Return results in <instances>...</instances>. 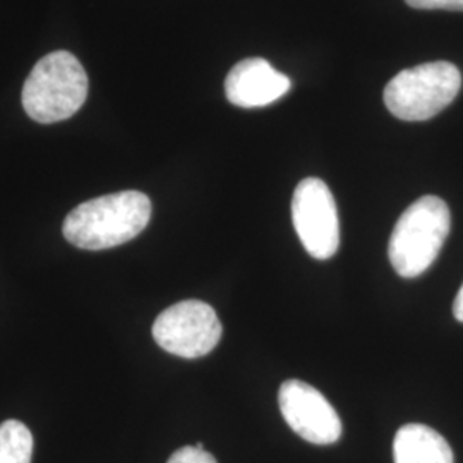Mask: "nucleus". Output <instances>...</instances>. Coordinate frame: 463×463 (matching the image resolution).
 I'll list each match as a JSON object with an SVG mask.
<instances>
[{
    "mask_svg": "<svg viewBox=\"0 0 463 463\" xmlns=\"http://www.w3.org/2000/svg\"><path fill=\"white\" fill-rule=\"evenodd\" d=\"M395 463H455L447 439L430 426L407 424L393 441Z\"/></svg>",
    "mask_w": 463,
    "mask_h": 463,
    "instance_id": "nucleus-9",
    "label": "nucleus"
},
{
    "mask_svg": "<svg viewBox=\"0 0 463 463\" xmlns=\"http://www.w3.org/2000/svg\"><path fill=\"white\" fill-rule=\"evenodd\" d=\"M151 201L139 191L90 199L64 220V237L76 248L103 250L136 239L148 227Z\"/></svg>",
    "mask_w": 463,
    "mask_h": 463,
    "instance_id": "nucleus-1",
    "label": "nucleus"
},
{
    "mask_svg": "<svg viewBox=\"0 0 463 463\" xmlns=\"http://www.w3.org/2000/svg\"><path fill=\"white\" fill-rule=\"evenodd\" d=\"M166 463H216L215 457L206 449L196 447H184L177 449Z\"/></svg>",
    "mask_w": 463,
    "mask_h": 463,
    "instance_id": "nucleus-11",
    "label": "nucleus"
},
{
    "mask_svg": "<svg viewBox=\"0 0 463 463\" xmlns=\"http://www.w3.org/2000/svg\"><path fill=\"white\" fill-rule=\"evenodd\" d=\"M33 434L19 420L0 424V463H32Z\"/></svg>",
    "mask_w": 463,
    "mask_h": 463,
    "instance_id": "nucleus-10",
    "label": "nucleus"
},
{
    "mask_svg": "<svg viewBox=\"0 0 463 463\" xmlns=\"http://www.w3.org/2000/svg\"><path fill=\"white\" fill-rule=\"evenodd\" d=\"M292 220L304 249L319 261L330 260L340 246V223L330 187L321 179L298 183L292 199Z\"/></svg>",
    "mask_w": 463,
    "mask_h": 463,
    "instance_id": "nucleus-6",
    "label": "nucleus"
},
{
    "mask_svg": "<svg viewBox=\"0 0 463 463\" xmlns=\"http://www.w3.org/2000/svg\"><path fill=\"white\" fill-rule=\"evenodd\" d=\"M279 405L290 430L313 445H333L342 436V420L335 407L315 386L304 381H285Z\"/></svg>",
    "mask_w": 463,
    "mask_h": 463,
    "instance_id": "nucleus-7",
    "label": "nucleus"
},
{
    "mask_svg": "<svg viewBox=\"0 0 463 463\" xmlns=\"http://www.w3.org/2000/svg\"><path fill=\"white\" fill-rule=\"evenodd\" d=\"M462 88L458 67L439 61L409 67L386 84L384 105L402 120L420 122L438 116Z\"/></svg>",
    "mask_w": 463,
    "mask_h": 463,
    "instance_id": "nucleus-4",
    "label": "nucleus"
},
{
    "mask_svg": "<svg viewBox=\"0 0 463 463\" xmlns=\"http://www.w3.org/2000/svg\"><path fill=\"white\" fill-rule=\"evenodd\" d=\"M222 333L215 309L201 300L170 306L153 325L155 342L168 354L184 359L208 355L218 345Z\"/></svg>",
    "mask_w": 463,
    "mask_h": 463,
    "instance_id": "nucleus-5",
    "label": "nucleus"
},
{
    "mask_svg": "<svg viewBox=\"0 0 463 463\" xmlns=\"http://www.w3.org/2000/svg\"><path fill=\"white\" fill-rule=\"evenodd\" d=\"M453 315H455V317H457L460 323H463V285L462 288H460V292L457 294V298H455Z\"/></svg>",
    "mask_w": 463,
    "mask_h": 463,
    "instance_id": "nucleus-13",
    "label": "nucleus"
},
{
    "mask_svg": "<svg viewBox=\"0 0 463 463\" xmlns=\"http://www.w3.org/2000/svg\"><path fill=\"white\" fill-rule=\"evenodd\" d=\"M290 88V78L261 57H252L235 64L225 80L227 99L241 109L271 105L285 97Z\"/></svg>",
    "mask_w": 463,
    "mask_h": 463,
    "instance_id": "nucleus-8",
    "label": "nucleus"
},
{
    "mask_svg": "<svg viewBox=\"0 0 463 463\" xmlns=\"http://www.w3.org/2000/svg\"><path fill=\"white\" fill-rule=\"evenodd\" d=\"M451 227L447 203L438 196H422L398 218L388 256L403 279L422 275L438 258Z\"/></svg>",
    "mask_w": 463,
    "mask_h": 463,
    "instance_id": "nucleus-3",
    "label": "nucleus"
},
{
    "mask_svg": "<svg viewBox=\"0 0 463 463\" xmlns=\"http://www.w3.org/2000/svg\"><path fill=\"white\" fill-rule=\"evenodd\" d=\"M411 7L422 11H463V0H405Z\"/></svg>",
    "mask_w": 463,
    "mask_h": 463,
    "instance_id": "nucleus-12",
    "label": "nucleus"
},
{
    "mask_svg": "<svg viewBox=\"0 0 463 463\" xmlns=\"http://www.w3.org/2000/svg\"><path fill=\"white\" fill-rule=\"evenodd\" d=\"M88 97V76L81 62L66 50L45 55L23 86V107L40 124L74 116Z\"/></svg>",
    "mask_w": 463,
    "mask_h": 463,
    "instance_id": "nucleus-2",
    "label": "nucleus"
}]
</instances>
